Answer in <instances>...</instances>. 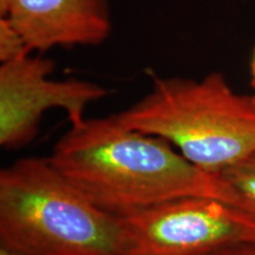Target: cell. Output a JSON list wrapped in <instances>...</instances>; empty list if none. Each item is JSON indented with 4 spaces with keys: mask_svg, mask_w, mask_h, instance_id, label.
<instances>
[{
    "mask_svg": "<svg viewBox=\"0 0 255 255\" xmlns=\"http://www.w3.org/2000/svg\"><path fill=\"white\" fill-rule=\"evenodd\" d=\"M49 159L92 203L115 215L193 196L251 213L219 174L191 163L161 137L126 127L117 115L71 126Z\"/></svg>",
    "mask_w": 255,
    "mask_h": 255,
    "instance_id": "1",
    "label": "cell"
},
{
    "mask_svg": "<svg viewBox=\"0 0 255 255\" xmlns=\"http://www.w3.org/2000/svg\"><path fill=\"white\" fill-rule=\"evenodd\" d=\"M0 246L21 255H133L122 218L92 203L49 157L0 171Z\"/></svg>",
    "mask_w": 255,
    "mask_h": 255,
    "instance_id": "2",
    "label": "cell"
},
{
    "mask_svg": "<svg viewBox=\"0 0 255 255\" xmlns=\"http://www.w3.org/2000/svg\"><path fill=\"white\" fill-rule=\"evenodd\" d=\"M117 117L130 129L170 143L213 174L255 151V103L233 90L225 76L155 78L150 91Z\"/></svg>",
    "mask_w": 255,
    "mask_h": 255,
    "instance_id": "3",
    "label": "cell"
},
{
    "mask_svg": "<svg viewBox=\"0 0 255 255\" xmlns=\"http://www.w3.org/2000/svg\"><path fill=\"white\" fill-rule=\"evenodd\" d=\"M120 216L133 255H213L255 245V215L212 197H183Z\"/></svg>",
    "mask_w": 255,
    "mask_h": 255,
    "instance_id": "4",
    "label": "cell"
},
{
    "mask_svg": "<svg viewBox=\"0 0 255 255\" xmlns=\"http://www.w3.org/2000/svg\"><path fill=\"white\" fill-rule=\"evenodd\" d=\"M55 63L30 52L0 65V145L20 148L34 138L47 110H64L71 126L85 121L89 105L107 90L79 79L50 78Z\"/></svg>",
    "mask_w": 255,
    "mask_h": 255,
    "instance_id": "5",
    "label": "cell"
},
{
    "mask_svg": "<svg viewBox=\"0 0 255 255\" xmlns=\"http://www.w3.org/2000/svg\"><path fill=\"white\" fill-rule=\"evenodd\" d=\"M7 18L31 52L97 46L113 31L108 0H12Z\"/></svg>",
    "mask_w": 255,
    "mask_h": 255,
    "instance_id": "6",
    "label": "cell"
},
{
    "mask_svg": "<svg viewBox=\"0 0 255 255\" xmlns=\"http://www.w3.org/2000/svg\"><path fill=\"white\" fill-rule=\"evenodd\" d=\"M247 203L255 215V151L219 174Z\"/></svg>",
    "mask_w": 255,
    "mask_h": 255,
    "instance_id": "7",
    "label": "cell"
},
{
    "mask_svg": "<svg viewBox=\"0 0 255 255\" xmlns=\"http://www.w3.org/2000/svg\"><path fill=\"white\" fill-rule=\"evenodd\" d=\"M30 52L14 25L7 18H0V62H9Z\"/></svg>",
    "mask_w": 255,
    "mask_h": 255,
    "instance_id": "8",
    "label": "cell"
},
{
    "mask_svg": "<svg viewBox=\"0 0 255 255\" xmlns=\"http://www.w3.org/2000/svg\"><path fill=\"white\" fill-rule=\"evenodd\" d=\"M213 255H255V245H248V246H241L232 248Z\"/></svg>",
    "mask_w": 255,
    "mask_h": 255,
    "instance_id": "9",
    "label": "cell"
},
{
    "mask_svg": "<svg viewBox=\"0 0 255 255\" xmlns=\"http://www.w3.org/2000/svg\"><path fill=\"white\" fill-rule=\"evenodd\" d=\"M251 76H252V87L254 89V94L252 95V98H253L255 103V49L253 51V55H252V60H251Z\"/></svg>",
    "mask_w": 255,
    "mask_h": 255,
    "instance_id": "10",
    "label": "cell"
},
{
    "mask_svg": "<svg viewBox=\"0 0 255 255\" xmlns=\"http://www.w3.org/2000/svg\"><path fill=\"white\" fill-rule=\"evenodd\" d=\"M12 0H0V17H5L11 7Z\"/></svg>",
    "mask_w": 255,
    "mask_h": 255,
    "instance_id": "11",
    "label": "cell"
},
{
    "mask_svg": "<svg viewBox=\"0 0 255 255\" xmlns=\"http://www.w3.org/2000/svg\"><path fill=\"white\" fill-rule=\"evenodd\" d=\"M0 255H21V254H19L18 252L9 250L7 247L0 246Z\"/></svg>",
    "mask_w": 255,
    "mask_h": 255,
    "instance_id": "12",
    "label": "cell"
}]
</instances>
